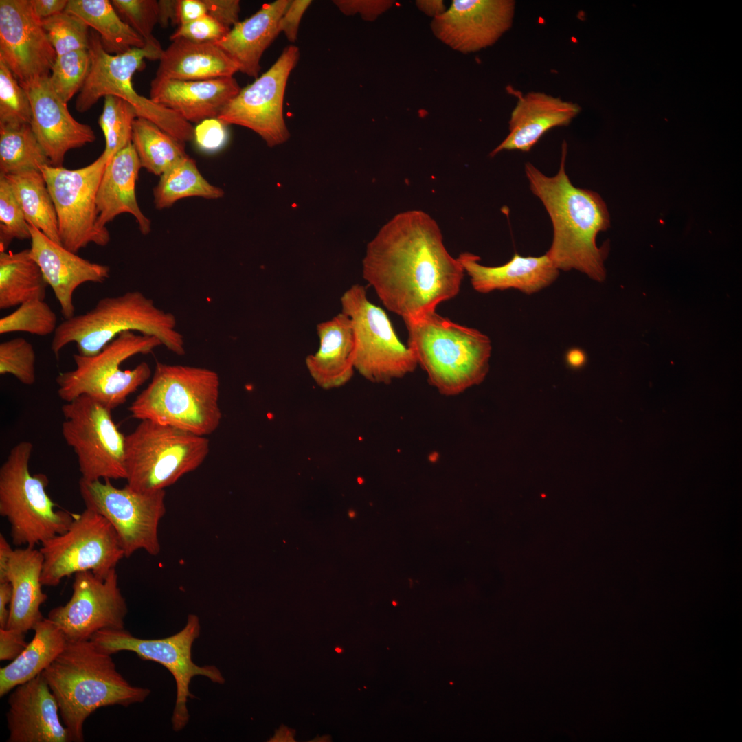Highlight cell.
<instances>
[{"mask_svg": "<svg viewBox=\"0 0 742 742\" xmlns=\"http://www.w3.org/2000/svg\"><path fill=\"white\" fill-rule=\"evenodd\" d=\"M229 30L210 15L205 14L190 23L179 25L171 34L170 39L183 38L199 43H216Z\"/></svg>", "mask_w": 742, "mask_h": 742, "instance_id": "7dc6e473", "label": "cell"}, {"mask_svg": "<svg viewBox=\"0 0 742 742\" xmlns=\"http://www.w3.org/2000/svg\"><path fill=\"white\" fill-rule=\"evenodd\" d=\"M159 5V23L162 27L169 23L179 25V0H160Z\"/></svg>", "mask_w": 742, "mask_h": 742, "instance_id": "9f6ffc18", "label": "cell"}, {"mask_svg": "<svg viewBox=\"0 0 742 742\" xmlns=\"http://www.w3.org/2000/svg\"><path fill=\"white\" fill-rule=\"evenodd\" d=\"M205 14L207 9L203 0H179V25L190 23Z\"/></svg>", "mask_w": 742, "mask_h": 742, "instance_id": "db71d44e", "label": "cell"}, {"mask_svg": "<svg viewBox=\"0 0 742 742\" xmlns=\"http://www.w3.org/2000/svg\"><path fill=\"white\" fill-rule=\"evenodd\" d=\"M42 25L57 56L89 49V27L79 17L64 11L42 20Z\"/></svg>", "mask_w": 742, "mask_h": 742, "instance_id": "b9f144b4", "label": "cell"}, {"mask_svg": "<svg viewBox=\"0 0 742 742\" xmlns=\"http://www.w3.org/2000/svg\"><path fill=\"white\" fill-rule=\"evenodd\" d=\"M335 651H336L337 652H338V653H340L341 650V649H339V648H336V649H335Z\"/></svg>", "mask_w": 742, "mask_h": 742, "instance_id": "6125c7cd", "label": "cell"}, {"mask_svg": "<svg viewBox=\"0 0 742 742\" xmlns=\"http://www.w3.org/2000/svg\"><path fill=\"white\" fill-rule=\"evenodd\" d=\"M58 325L56 315L49 304L44 300L32 299L0 319V334L25 332L47 336L54 333Z\"/></svg>", "mask_w": 742, "mask_h": 742, "instance_id": "ab89813d", "label": "cell"}, {"mask_svg": "<svg viewBox=\"0 0 742 742\" xmlns=\"http://www.w3.org/2000/svg\"><path fill=\"white\" fill-rule=\"evenodd\" d=\"M78 486L86 508L103 516L115 529L126 558L139 550L152 556L159 553L158 528L166 512L165 489L139 491L127 484L117 488L110 479L80 478Z\"/></svg>", "mask_w": 742, "mask_h": 742, "instance_id": "5bb4252c", "label": "cell"}, {"mask_svg": "<svg viewBox=\"0 0 742 742\" xmlns=\"http://www.w3.org/2000/svg\"><path fill=\"white\" fill-rule=\"evenodd\" d=\"M404 322L407 346L440 393L457 395L484 381L492 349L487 335L436 311Z\"/></svg>", "mask_w": 742, "mask_h": 742, "instance_id": "277c9868", "label": "cell"}, {"mask_svg": "<svg viewBox=\"0 0 742 742\" xmlns=\"http://www.w3.org/2000/svg\"><path fill=\"white\" fill-rule=\"evenodd\" d=\"M28 223L7 178L0 175V251L13 239H30Z\"/></svg>", "mask_w": 742, "mask_h": 742, "instance_id": "ee69618b", "label": "cell"}, {"mask_svg": "<svg viewBox=\"0 0 742 742\" xmlns=\"http://www.w3.org/2000/svg\"><path fill=\"white\" fill-rule=\"evenodd\" d=\"M220 384L211 369L157 361L150 383L128 409L134 418L205 436L222 419Z\"/></svg>", "mask_w": 742, "mask_h": 742, "instance_id": "8992f818", "label": "cell"}, {"mask_svg": "<svg viewBox=\"0 0 742 742\" xmlns=\"http://www.w3.org/2000/svg\"><path fill=\"white\" fill-rule=\"evenodd\" d=\"M141 168L132 143L107 164L96 195L97 223L100 228H106V225L117 216L128 213L135 217L143 235L150 233L151 222L140 210L135 194Z\"/></svg>", "mask_w": 742, "mask_h": 742, "instance_id": "4316f807", "label": "cell"}, {"mask_svg": "<svg viewBox=\"0 0 742 742\" xmlns=\"http://www.w3.org/2000/svg\"><path fill=\"white\" fill-rule=\"evenodd\" d=\"M299 58L297 46L286 47L267 71L241 88L217 118L225 125L252 130L269 147L285 142L290 134L283 115L284 98L289 77Z\"/></svg>", "mask_w": 742, "mask_h": 742, "instance_id": "e0dca14e", "label": "cell"}, {"mask_svg": "<svg viewBox=\"0 0 742 742\" xmlns=\"http://www.w3.org/2000/svg\"><path fill=\"white\" fill-rule=\"evenodd\" d=\"M49 76L19 83L30 102L33 132L52 166L62 167L69 150L92 143L96 137L89 125L71 115L67 103L52 88Z\"/></svg>", "mask_w": 742, "mask_h": 742, "instance_id": "44dd1931", "label": "cell"}, {"mask_svg": "<svg viewBox=\"0 0 742 742\" xmlns=\"http://www.w3.org/2000/svg\"><path fill=\"white\" fill-rule=\"evenodd\" d=\"M225 124L217 117L200 122L194 128V139L196 146L205 152H216L221 149L228 138Z\"/></svg>", "mask_w": 742, "mask_h": 742, "instance_id": "c3c4849f", "label": "cell"}, {"mask_svg": "<svg viewBox=\"0 0 742 742\" xmlns=\"http://www.w3.org/2000/svg\"><path fill=\"white\" fill-rule=\"evenodd\" d=\"M515 10L513 0H453L433 19L431 29L451 49L473 53L492 46L510 29Z\"/></svg>", "mask_w": 742, "mask_h": 742, "instance_id": "ffe728a7", "label": "cell"}, {"mask_svg": "<svg viewBox=\"0 0 742 742\" xmlns=\"http://www.w3.org/2000/svg\"><path fill=\"white\" fill-rule=\"evenodd\" d=\"M32 450V442H19L0 467V515L10 523L12 541L16 546L41 544L65 532L77 516L56 508L46 491V475L31 474Z\"/></svg>", "mask_w": 742, "mask_h": 742, "instance_id": "ba28073f", "label": "cell"}, {"mask_svg": "<svg viewBox=\"0 0 742 742\" xmlns=\"http://www.w3.org/2000/svg\"><path fill=\"white\" fill-rule=\"evenodd\" d=\"M416 5L421 12L433 19L441 15L447 10L442 0H418L416 1Z\"/></svg>", "mask_w": 742, "mask_h": 742, "instance_id": "91938a15", "label": "cell"}, {"mask_svg": "<svg viewBox=\"0 0 742 742\" xmlns=\"http://www.w3.org/2000/svg\"><path fill=\"white\" fill-rule=\"evenodd\" d=\"M289 1L276 0L263 5L214 43L238 64L239 71L255 79L258 77L261 57L280 33L279 21Z\"/></svg>", "mask_w": 742, "mask_h": 742, "instance_id": "f1b7e54d", "label": "cell"}, {"mask_svg": "<svg viewBox=\"0 0 742 742\" xmlns=\"http://www.w3.org/2000/svg\"><path fill=\"white\" fill-rule=\"evenodd\" d=\"M39 550L43 556L42 585L52 587L81 572L105 578L125 557L111 524L87 508L65 532L41 543Z\"/></svg>", "mask_w": 742, "mask_h": 742, "instance_id": "4fadbf2b", "label": "cell"}, {"mask_svg": "<svg viewBox=\"0 0 742 742\" xmlns=\"http://www.w3.org/2000/svg\"><path fill=\"white\" fill-rule=\"evenodd\" d=\"M43 563V554L34 547L13 550L6 576L12 588L6 629L27 632L44 618L40 607L47 596L42 590Z\"/></svg>", "mask_w": 742, "mask_h": 742, "instance_id": "f546056e", "label": "cell"}, {"mask_svg": "<svg viewBox=\"0 0 742 742\" xmlns=\"http://www.w3.org/2000/svg\"><path fill=\"white\" fill-rule=\"evenodd\" d=\"M31 257L39 266L45 280L60 306L64 319L75 315L73 296L86 282L103 283L110 276V267L90 262L76 255L28 223Z\"/></svg>", "mask_w": 742, "mask_h": 742, "instance_id": "603a6c76", "label": "cell"}, {"mask_svg": "<svg viewBox=\"0 0 742 742\" xmlns=\"http://www.w3.org/2000/svg\"><path fill=\"white\" fill-rule=\"evenodd\" d=\"M464 273L447 250L436 221L418 210L400 212L384 225L362 261L364 280L403 320L436 311L455 297Z\"/></svg>", "mask_w": 742, "mask_h": 742, "instance_id": "6da1fadb", "label": "cell"}, {"mask_svg": "<svg viewBox=\"0 0 742 742\" xmlns=\"http://www.w3.org/2000/svg\"><path fill=\"white\" fill-rule=\"evenodd\" d=\"M232 77L204 80H179L155 76L150 82V99L171 109L188 122L218 117L240 91Z\"/></svg>", "mask_w": 742, "mask_h": 742, "instance_id": "cb8c5ba5", "label": "cell"}, {"mask_svg": "<svg viewBox=\"0 0 742 742\" xmlns=\"http://www.w3.org/2000/svg\"><path fill=\"white\" fill-rule=\"evenodd\" d=\"M88 51L91 66L78 94L75 107L80 113L89 110L101 98L113 95L128 102L137 117L145 118L185 144L194 139V127L181 115L137 93L133 75L142 68L145 58L159 60L163 49L159 41L146 43L121 54H110L103 48L98 34L91 30Z\"/></svg>", "mask_w": 742, "mask_h": 742, "instance_id": "52a82bcc", "label": "cell"}, {"mask_svg": "<svg viewBox=\"0 0 742 742\" xmlns=\"http://www.w3.org/2000/svg\"><path fill=\"white\" fill-rule=\"evenodd\" d=\"M108 161L100 155L91 164L74 170L52 165L40 168L52 198L62 245L77 253L93 243L106 246L107 228L97 223L96 195Z\"/></svg>", "mask_w": 742, "mask_h": 742, "instance_id": "2e32d148", "label": "cell"}, {"mask_svg": "<svg viewBox=\"0 0 742 742\" xmlns=\"http://www.w3.org/2000/svg\"><path fill=\"white\" fill-rule=\"evenodd\" d=\"M13 550L5 537L0 534V583L8 582L7 571Z\"/></svg>", "mask_w": 742, "mask_h": 742, "instance_id": "680465c9", "label": "cell"}, {"mask_svg": "<svg viewBox=\"0 0 742 742\" xmlns=\"http://www.w3.org/2000/svg\"><path fill=\"white\" fill-rule=\"evenodd\" d=\"M8 742H70L59 707L42 673L14 688L8 699Z\"/></svg>", "mask_w": 742, "mask_h": 742, "instance_id": "7402d4cb", "label": "cell"}, {"mask_svg": "<svg viewBox=\"0 0 742 742\" xmlns=\"http://www.w3.org/2000/svg\"><path fill=\"white\" fill-rule=\"evenodd\" d=\"M12 597L10 582L0 583V629H6Z\"/></svg>", "mask_w": 742, "mask_h": 742, "instance_id": "6f0895ef", "label": "cell"}, {"mask_svg": "<svg viewBox=\"0 0 742 742\" xmlns=\"http://www.w3.org/2000/svg\"><path fill=\"white\" fill-rule=\"evenodd\" d=\"M312 3L311 0H289L280 21L279 31L291 43L297 41L302 16Z\"/></svg>", "mask_w": 742, "mask_h": 742, "instance_id": "f907efd6", "label": "cell"}, {"mask_svg": "<svg viewBox=\"0 0 742 742\" xmlns=\"http://www.w3.org/2000/svg\"><path fill=\"white\" fill-rule=\"evenodd\" d=\"M457 258L473 289L481 293L513 289L530 295L552 284L559 274L546 254L523 256L515 253L508 262L495 267L480 264V256L470 252L461 253Z\"/></svg>", "mask_w": 742, "mask_h": 742, "instance_id": "d4e9b609", "label": "cell"}, {"mask_svg": "<svg viewBox=\"0 0 742 742\" xmlns=\"http://www.w3.org/2000/svg\"><path fill=\"white\" fill-rule=\"evenodd\" d=\"M153 196L156 208L162 210L187 197L220 199L224 196V190L209 183L195 161L188 155L160 175Z\"/></svg>", "mask_w": 742, "mask_h": 742, "instance_id": "d590c367", "label": "cell"}, {"mask_svg": "<svg viewBox=\"0 0 742 742\" xmlns=\"http://www.w3.org/2000/svg\"><path fill=\"white\" fill-rule=\"evenodd\" d=\"M26 632L11 629H0V660H14L25 649Z\"/></svg>", "mask_w": 742, "mask_h": 742, "instance_id": "f5cc1de1", "label": "cell"}, {"mask_svg": "<svg viewBox=\"0 0 742 742\" xmlns=\"http://www.w3.org/2000/svg\"><path fill=\"white\" fill-rule=\"evenodd\" d=\"M52 165L30 124L0 126V175L40 170Z\"/></svg>", "mask_w": 742, "mask_h": 742, "instance_id": "74e56055", "label": "cell"}, {"mask_svg": "<svg viewBox=\"0 0 742 742\" xmlns=\"http://www.w3.org/2000/svg\"><path fill=\"white\" fill-rule=\"evenodd\" d=\"M209 452L205 436L141 420L125 436L126 484L139 491L165 489L197 469Z\"/></svg>", "mask_w": 742, "mask_h": 742, "instance_id": "30bf717a", "label": "cell"}, {"mask_svg": "<svg viewBox=\"0 0 742 742\" xmlns=\"http://www.w3.org/2000/svg\"><path fill=\"white\" fill-rule=\"evenodd\" d=\"M55 696L71 741H84L83 725L97 709L142 703L150 693L131 684L117 671L111 655L91 640L67 642L42 673Z\"/></svg>", "mask_w": 742, "mask_h": 742, "instance_id": "3957f363", "label": "cell"}, {"mask_svg": "<svg viewBox=\"0 0 742 742\" xmlns=\"http://www.w3.org/2000/svg\"><path fill=\"white\" fill-rule=\"evenodd\" d=\"M36 354L32 345L23 337L0 344V374H11L21 383L33 385L36 381Z\"/></svg>", "mask_w": 742, "mask_h": 742, "instance_id": "f6af8a7d", "label": "cell"}, {"mask_svg": "<svg viewBox=\"0 0 742 742\" xmlns=\"http://www.w3.org/2000/svg\"><path fill=\"white\" fill-rule=\"evenodd\" d=\"M91 66L88 49L71 52L56 58L49 76L55 92L67 103L82 89Z\"/></svg>", "mask_w": 742, "mask_h": 742, "instance_id": "60d3db41", "label": "cell"}, {"mask_svg": "<svg viewBox=\"0 0 742 742\" xmlns=\"http://www.w3.org/2000/svg\"><path fill=\"white\" fill-rule=\"evenodd\" d=\"M34 635L23 652L0 668V696L42 673L65 648L67 640L48 618L33 628Z\"/></svg>", "mask_w": 742, "mask_h": 742, "instance_id": "1f68e13d", "label": "cell"}, {"mask_svg": "<svg viewBox=\"0 0 742 742\" xmlns=\"http://www.w3.org/2000/svg\"><path fill=\"white\" fill-rule=\"evenodd\" d=\"M56 56L30 0H0V59L19 82L49 76Z\"/></svg>", "mask_w": 742, "mask_h": 742, "instance_id": "d6986e66", "label": "cell"}, {"mask_svg": "<svg viewBox=\"0 0 742 742\" xmlns=\"http://www.w3.org/2000/svg\"><path fill=\"white\" fill-rule=\"evenodd\" d=\"M567 359V362L572 367H580L584 363L585 361V356L583 352H582L581 350H572L568 352Z\"/></svg>", "mask_w": 742, "mask_h": 742, "instance_id": "94428289", "label": "cell"}, {"mask_svg": "<svg viewBox=\"0 0 742 742\" xmlns=\"http://www.w3.org/2000/svg\"><path fill=\"white\" fill-rule=\"evenodd\" d=\"M319 346L317 351L306 358L308 371L322 388L339 387L353 374L355 336L350 318L340 312L317 324Z\"/></svg>", "mask_w": 742, "mask_h": 742, "instance_id": "83f0119b", "label": "cell"}, {"mask_svg": "<svg viewBox=\"0 0 742 742\" xmlns=\"http://www.w3.org/2000/svg\"><path fill=\"white\" fill-rule=\"evenodd\" d=\"M36 15L42 21L65 11L67 0H30Z\"/></svg>", "mask_w": 742, "mask_h": 742, "instance_id": "11a10c76", "label": "cell"}, {"mask_svg": "<svg viewBox=\"0 0 742 742\" xmlns=\"http://www.w3.org/2000/svg\"><path fill=\"white\" fill-rule=\"evenodd\" d=\"M581 106L543 92L530 91L519 98L509 120V133L491 151L528 152L549 130L567 126L581 112Z\"/></svg>", "mask_w": 742, "mask_h": 742, "instance_id": "484cf974", "label": "cell"}, {"mask_svg": "<svg viewBox=\"0 0 742 742\" xmlns=\"http://www.w3.org/2000/svg\"><path fill=\"white\" fill-rule=\"evenodd\" d=\"M200 633L199 618L191 614L181 631L164 638H138L124 628L100 630L90 640L105 653L112 655L131 651L142 660L160 664L172 674L176 684V699L171 721L174 731L179 732L190 720L187 704L189 699L195 697L190 690L192 678L203 676L215 684L225 683V677L216 666H201L192 660V645Z\"/></svg>", "mask_w": 742, "mask_h": 742, "instance_id": "8fae6325", "label": "cell"}, {"mask_svg": "<svg viewBox=\"0 0 742 742\" xmlns=\"http://www.w3.org/2000/svg\"><path fill=\"white\" fill-rule=\"evenodd\" d=\"M157 77L179 80H204L232 77L238 64L214 43H194L179 38L163 49Z\"/></svg>", "mask_w": 742, "mask_h": 742, "instance_id": "4dcf8cb0", "label": "cell"}, {"mask_svg": "<svg viewBox=\"0 0 742 742\" xmlns=\"http://www.w3.org/2000/svg\"><path fill=\"white\" fill-rule=\"evenodd\" d=\"M355 336L354 368L367 380L389 383L412 372L418 363L398 339L385 312L368 298L365 287L352 285L340 298Z\"/></svg>", "mask_w": 742, "mask_h": 742, "instance_id": "7c38bea8", "label": "cell"}, {"mask_svg": "<svg viewBox=\"0 0 742 742\" xmlns=\"http://www.w3.org/2000/svg\"><path fill=\"white\" fill-rule=\"evenodd\" d=\"M48 286L30 249L0 251V308L8 309L32 299L45 300Z\"/></svg>", "mask_w": 742, "mask_h": 742, "instance_id": "836d02e7", "label": "cell"}, {"mask_svg": "<svg viewBox=\"0 0 742 742\" xmlns=\"http://www.w3.org/2000/svg\"><path fill=\"white\" fill-rule=\"evenodd\" d=\"M62 434L75 452L82 479H126L125 435L111 416L112 409L81 395L61 407Z\"/></svg>", "mask_w": 742, "mask_h": 742, "instance_id": "9a60e30c", "label": "cell"}, {"mask_svg": "<svg viewBox=\"0 0 742 742\" xmlns=\"http://www.w3.org/2000/svg\"><path fill=\"white\" fill-rule=\"evenodd\" d=\"M137 117L134 108L123 99L104 97L98 124L105 139V148L101 155L108 161L131 143L133 123Z\"/></svg>", "mask_w": 742, "mask_h": 742, "instance_id": "f35d334b", "label": "cell"}, {"mask_svg": "<svg viewBox=\"0 0 742 742\" xmlns=\"http://www.w3.org/2000/svg\"><path fill=\"white\" fill-rule=\"evenodd\" d=\"M65 11L92 27L110 54H121L146 45L145 41L120 17L111 1L69 0Z\"/></svg>", "mask_w": 742, "mask_h": 742, "instance_id": "d6a6232c", "label": "cell"}, {"mask_svg": "<svg viewBox=\"0 0 742 742\" xmlns=\"http://www.w3.org/2000/svg\"><path fill=\"white\" fill-rule=\"evenodd\" d=\"M120 17L146 43L155 41L153 29L159 23V5L155 0H112Z\"/></svg>", "mask_w": 742, "mask_h": 742, "instance_id": "bcb514c9", "label": "cell"}, {"mask_svg": "<svg viewBox=\"0 0 742 742\" xmlns=\"http://www.w3.org/2000/svg\"><path fill=\"white\" fill-rule=\"evenodd\" d=\"M175 315L158 308L139 291L104 297L89 311L64 319L54 333L51 350L56 359L63 348L75 343L78 353L92 356L125 331L156 337L177 355L186 353L184 339Z\"/></svg>", "mask_w": 742, "mask_h": 742, "instance_id": "5b68a950", "label": "cell"}, {"mask_svg": "<svg viewBox=\"0 0 742 742\" xmlns=\"http://www.w3.org/2000/svg\"><path fill=\"white\" fill-rule=\"evenodd\" d=\"M131 143L142 168L155 175H161L188 156L184 143L143 117L133 121Z\"/></svg>", "mask_w": 742, "mask_h": 742, "instance_id": "8d00e7d4", "label": "cell"}, {"mask_svg": "<svg viewBox=\"0 0 742 742\" xmlns=\"http://www.w3.org/2000/svg\"><path fill=\"white\" fill-rule=\"evenodd\" d=\"M5 177L22 207L27 222L53 241L62 245L55 206L41 171L33 170Z\"/></svg>", "mask_w": 742, "mask_h": 742, "instance_id": "e575fe53", "label": "cell"}, {"mask_svg": "<svg viewBox=\"0 0 742 742\" xmlns=\"http://www.w3.org/2000/svg\"><path fill=\"white\" fill-rule=\"evenodd\" d=\"M74 576L70 599L50 610L47 616L67 642L90 640L102 629H124L128 608L115 569L105 578L89 571Z\"/></svg>", "mask_w": 742, "mask_h": 742, "instance_id": "ac0fdd59", "label": "cell"}, {"mask_svg": "<svg viewBox=\"0 0 742 742\" xmlns=\"http://www.w3.org/2000/svg\"><path fill=\"white\" fill-rule=\"evenodd\" d=\"M207 14L228 29L240 21V11L238 0H203Z\"/></svg>", "mask_w": 742, "mask_h": 742, "instance_id": "816d5d0a", "label": "cell"}, {"mask_svg": "<svg viewBox=\"0 0 742 742\" xmlns=\"http://www.w3.org/2000/svg\"><path fill=\"white\" fill-rule=\"evenodd\" d=\"M31 105L27 93L0 59V126L30 124Z\"/></svg>", "mask_w": 742, "mask_h": 742, "instance_id": "7bdbcfd3", "label": "cell"}, {"mask_svg": "<svg viewBox=\"0 0 742 742\" xmlns=\"http://www.w3.org/2000/svg\"><path fill=\"white\" fill-rule=\"evenodd\" d=\"M567 149L564 141L559 169L554 176L544 175L530 162L524 166L529 188L541 201L552 225V241L546 254L559 270L575 269L603 282L609 245L598 247L596 236L610 227L609 214L597 192L571 182L565 170Z\"/></svg>", "mask_w": 742, "mask_h": 742, "instance_id": "7a4b0ae2", "label": "cell"}, {"mask_svg": "<svg viewBox=\"0 0 742 742\" xmlns=\"http://www.w3.org/2000/svg\"><path fill=\"white\" fill-rule=\"evenodd\" d=\"M333 3L346 16L359 14L362 19L373 21L394 3L390 0H335Z\"/></svg>", "mask_w": 742, "mask_h": 742, "instance_id": "681fc988", "label": "cell"}, {"mask_svg": "<svg viewBox=\"0 0 742 742\" xmlns=\"http://www.w3.org/2000/svg\"><path fill=\"white\" fill-rule=\"evenodd\" d=\"M161 345L156 337L125 331L94 355L74 354L76 368L56 378L58 396L69 402L87 395L113 409L125 403L151 376L145 361L125 370L121 369L122 363L134 355L150 353Z\"/></svg>", "mask_w": 742, "mask_h": 742, "instance_id": "9c48e42d", "label": "cell"}]
</instances>
